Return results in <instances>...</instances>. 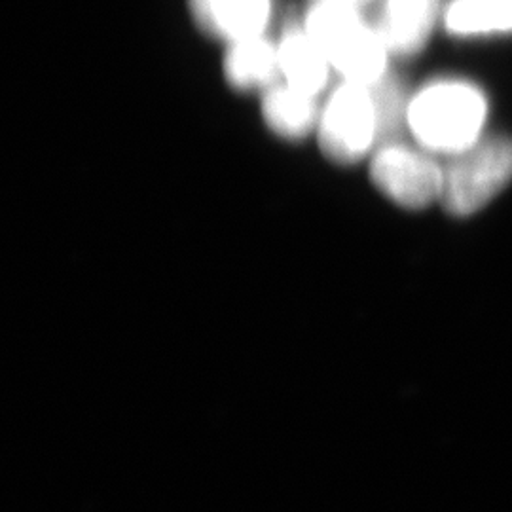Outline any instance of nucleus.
Here are the masks:
<instances>
[{"instance_id": "obj_1", "label": "nucleus", "mask_w": 512, "mask_h": 512, "mask_svg": "<svg viewBox=\"0 0 512 512\" xmlns=\"http://www.w3.org/2000/svg\"><path fill=\"white\" fill-rule=\"evenodd\" d=\"M302 25L329 57L334 74L363 86H374L389 74L391 52L363 6L346 0H311Z\"/></svg>"}, {"instance_id": "obj_2", "label": "nucleus", "mask_w": 512, "mask_h": 512, "mask_svg": "<svg viewBox=\"0 0 512 512\" xmlns=\"http://www.w3.org/2000/svg\"><path fill=\"white\" fill-rule=\"evenodd\" d=\"M488 99L475 84L439 78L410 95L406 129L435 156H456L484 137Z\"/></svg>"}, {"instance_id": "obj_3", "label": "nucleus", "mask_w": 512, "mask_h": 512, "mask_svg": "<svg viewBox=\"0 0 512 512\" xmlns=\"http://www.w3.org/2000/svg\"><path fill=\"white\" fill-rule=\"evenodd\" d=\"M512 181V139L484 135L444 165L440 203L454 217L484 209Z\"/></svg>"}, {"instance_id": "obj_4", "label": "nucleus", "mask_w": 512, "mask_h": 512, "mask_svg": "<svg viewBox=\"0 0 512 512\" xmlns=\"http://www.w3.org/2000/svg\"><path fill=\"white\" fill-rule=\"evenodd\" d=\"M315 133L323 154L334 164L353 165L370 158L380 145L372 88L340 80L321 103Z\"/></svg>"}, {"instance_id": "obj_5", "label": "nucleus", "mask_w": 512, "mask_h": 512, "mask_svg": "<svg viewBox=\"0 0 512 512\" xmlns=\"http://www.w3.org/2000/svg\"><path fill=\"white\" fill-rule=\"evenodd\" d=\"M370 179L387 200L404 209L420 211L440 202L444 165L420 145L393 139L372 152Z\"/></svg>"}, {"instance_id": "obj_6", "label": "nucleus", "mask_w": 512, "mask_h": 512, "mask_svg": "<svg viewBox=\"0 0 512 512\" xmlns=\"http://www.w3.org/2000/svg\"><path fill=\"white\" fill-rule=\"evenodd\" d=\"M188 12L205 35L224 44L268 35L275 0H186Z\"/></svg>"}, {"instance_id": "obj_7", "label": "nucleus", "mask_w": 512, "mask_h": 512, "mask_svg": "<svg viewBox=\"0 0 512 512\" xmlns=\"http://www.w3.org/2000/svg\"><path fill=\"white\" fill-rule=\"evenodd\" d=\"M275 44L281 82L315 97L323 95L334 71L329 57L308 35L302 21H289Z\"/></svg>"}, {"instance_id": "obj_8", "label": "nucleus", "mask_w": 512, "mask_h": 512, "mask_svg": "<svg viewBox=\"0 0 512 512\" xmlns=\"http://www.w3.org/2000/svg\"><path fill=\"white\" fill-rule=\"evenodd\" d=\"M439 18V0H382L376 25L391 55L418 54Z\"/></svg>"}, {"instance_id": "obj_9", "label": "nucleus", "mask_w": 512, "mask_h": 512, "mask_svg": "<svg viewBox=\"0 0 512 512\" xmlns=\"http://www.w3.org/2000/svg\"><path fill=\"white\" fill-rule=\"evenodd\" d=\"M226 82L238 92H266L279 82L277 44L268 35L239 38L226 44L222 59Z\"/></svg>"}, {"instance_id": "obj_10", "label": "nucleus", "mask_w": 512, "mask_h": 512, "mask_svg": "<svg viewBox=\"0 0 512 512\" xmlns=\"http://www.w3.org/2000/svg\"><path fill=\"white\" fill-rule=\"evenodd\" d=\"M260 95L262 118L277 137L302 141L317 129L321 112L319 97L300 92L281 80Z\"/></svg>"}, {"instance_id": "obj_11", "label": "nucleus", "mask_w": 512, "mask_h": 512, "mask_svg": "<svg viewBox=\"0 0 512 512\" xmlns=\"http://www.w3.org/2000/svg\"><path fill=\"white\" fill-rule=\"evenodd\" d=\"M444 27L456 37L512 33V0H452Z\"/></svg>"}, {"instance_id": "obj_12", "label": "nucleus", "mask_w": 512, "mask_h": 512, "mask_svg": "<svg viewBox=\"0 0 512 512\" xmlns=\"http://www.w3.org/2000/svg\"><path fill=\"white\" fill-rule=\"evenodd\" d=\"M378 110L380 124V145L385 141L399 139L408 120L410 95L404 92L401 82L389 73L384 80L370 86Z\"/></svg>"}, {"instance_id": "obj_13", "label": "nucleus", "mask_w": 512, "mask_h": 512, "mask_svg": "<svg viewBox=\"0 0 512 512\" xmlns=\"http://www.w3.org/2000/svg\"><path fill=\"white\" fill-rule=\"evenodd\" d=\"M346 2H353V4H359V6H363V4L368 2V0H346Z\"/></svg>"}]
</instances>
